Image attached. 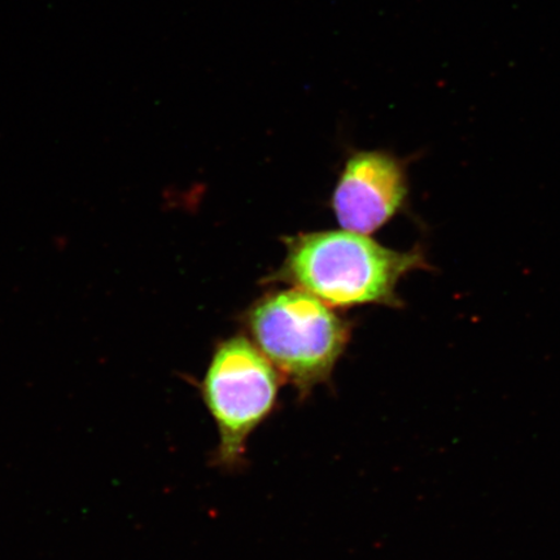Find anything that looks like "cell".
<instances>
[{
	"label": "cell",
	"mask_w": 560,
	"mask_h": 560,
	"mask_svg": "<svg viewBox=\"0 0 560 560\" xmlns=\"http://www.w3.org/2000/svg\"><path fill=\"white\" fill-rule=\"evenodd\" d=\"M408 194L404 161L387 152L362 151L347 161L332 208L341 228L369 235L401 212Z\"/></svg>",
	"instance_id": "4"
},
{
	"label": "cell",
	"mask_w": 560,
	"mask_h": 560,
	"mask_svg": "<svg viewBox=\"0 0 560 560\" xmlns=\"http://www.w3.org/2000/svg\"><path fill=\"white\" fill-rule=\"evenodd\" d=\"M284 262L272 279L312 293L335 307H402L400 280L432 269L422 248L398 252L353 231H319L285 237Z\"/></svg>",
	"instance_id": "1"
},
{
	"label": "cell",
	"mask_w": 560,
	"mask_h": 560,
	"mask_svg": "<svg viewBox=\"0 0 560 560\" xmlns=\"http://www.w3.org/2000/svg\"><path fill=\"white\" fill-rule=\"evenodd\" d=\"M282 380L254 341L242 335L215 347L199 388L219 431L217 466H243L248 439L277 408Z\"/></svg>",
	"instance_id": "3"
},
{
	"label": "cell",
	"mask_w": 560,
	"mask_h": 560,
	"mask_svg": "<svg viewBox=\"0 0 560 560\" xmlns=\"http://www.w3.org/2000/svg\"><path fill=\"white\" fill-rule=\"evenodd\" d=\"M254 345L301 397L331 381L352 325L301 289L268 293L245 313Z\"/></svg>",
	"instance_id": "2"
}]
</instances>
